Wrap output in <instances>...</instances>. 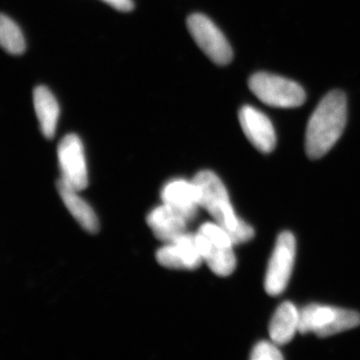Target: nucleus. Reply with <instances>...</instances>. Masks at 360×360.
Wrapping results in <instances>:
<instances>
[{"label":"nucleus","instance_id":"20e7f679","mask_svg":"<svg viewBox=\"0 0 360 360\" xmlns=\"http://www.w3.org/2000/svg\"><path fill=\"white\" fill-rule=\"evenodd\" d=\"M359 324L360 315L354 310L309 304L300 310L298 331L302 335L314 333L319 338H328Z\"/></svg>","mask_w":360,"mask_h":360},{"label":"nucleus","instance_id":"f8f14e48","mask_svg":"<svg viewBox=\"0 0 360 360\" xmlns=\"http://www.w3.org/2000/svg\"><path fill=\"white\" fill-rule=\"evenodd\" d=\"M146 222L155 238L167 243L186 233L189 221L180 213L163 203L148 213Z\"/></svg>","mask_w":360,"mask_h":360},{"label":"nucleus","instance_id":"423d86ee","mask_svg":"<svg viewBox=\"0 0 360 360\" xmlns=\"http://www.w3.org/2000/svg\"><path fill=\"white\" fill-rule=\"evenodd\" d=\"M187 28L198 47L215 65H226L231 63L233 58L231 44L207 16L193 14L187 18Z\"/></svg>","mask_w":360,"mask_h":360},{"label":"nucleus","instance_id":"f3484780","mask_svg":"<svg viewBox=\"0 0 360 360\" xmlns=\"http://www.w3.org/2000/svg\"><path fill=\"white\" fill-rule=\"evenodd\" d=\"M251 360H281L283 354L276 347V343L269 341H260L255 347L250 354Z\"/></svg>","mask_w":360,"mask_h":360},{"label":"nucleus","instance_id":"4468645a","mask_svg":"<svg viewBox=\"0 0 360 360\" xmlns=\"http://www.w3.org/2000/svg\"><path fill=\"white\" fill-rule=\"evenodd\" d=\"M300 326V310L293 303L285 302L281 303L269 323V336L272 342L277 345H283L290 342Z\"/></svg>","mask_w":360,"mask_h":360},{"label":"nucleus","instance_id":"ddd939ff","mask_svg":"<svg viewBox=\"0 0 360 360\" xmlns=\"http://www.w3.org/2000/svg\"><path fill=\"white\" fill-rule=\"evenodd\" d=\"M58 189L61 200L78 224L89 233H97L99 231V221L96 212L84 198H80L77 189L63 179L58 181Z\"/></svg>","mask_w":360,"mask_h":360},{"label":"nucleus","instance_id":"0eeeda50","mask_svg":"<svg viewBox=\"0 0 360 360\" xmlns=\"http://www.w3.org/2000/svg\"><path fill=\"white\" fill-rule=\"evenodd\" d=\"M296 241L290 231L279 234L265 274L264 288L269 295L283 293L295 266Z\"/></svg>","mask_w":360,"mask_h":360},{"label":"nucleus","instance_id":"7ed1b4c3","mask_svg":"<svg viewBox=\"0 0 360 360\" xmlns=\"http://www.w3.org/2000/svg\"><path fill=\"white\" fill-rule=\"evenodd\" d=\"M203 262L213 274L229 276L236 267V257L231 234L217 222H205L195 233Z\"/></svg>","mask_w":360,"mask_h":360},{"label":"nucleus","instance_id":"6e6552de","mask_svg":"<svg viewBox=\"0 0 360 360\" xmlns=\"http://www.w3.org/2000/svg\"><path fill=\"white\" fill-rule=\"evenodd\" d=\"M61 179L78 191L89 186L86 158L84 144L77 134H68L59 142L58 148Z\"/></svg>","mask_w":360,"mask_h":360},{"label":"nucleus","instance_id":"a211bd4d","mask_svg":"<svg viewBox=\"0 0 360 360\" xmlns=\"http://www.w3.org/2000/svg\"><path fill=\"white\" fill-rule=\"evenodd\" d=\"M103 1L115 7L117 11H124V13L132 11L134 7L132 0H103Z\"/></svg>","mask_w":360,"mask_h":360},{"label":"nucleus","instance_id":"39448f33","mask_svg":"<svg viewBox=\"0 0 360 360\" xmlns=\"http://www.w3.org/2000/svg\"><path fill=\"white\" fill-rule=\"evenodd\" d=\"M252 94L266 105L277 108H295L305 101L302 85L288 78L267 72H257L248 80Z\"/></svg>","mask_w":360,"mask_h":360},{"label":"nucleus","instance_id":"2eb2a0df","mask_svg":"<svg viewBox=\"0 0 360 360\" xmlns=\"http://www.w3.org/2000/svg\"><path fill=\"white\" fill-rule=\"evenodd\" d=\"M33 103L42 134L46 139H52L56 134L60 112L58 101L51 90L40 85L33 91Z\"/></svg>","mask_w":360,"mask_h":360},{"label":"nucleus","instance_id":"1a4fd4ad","mask_svg":"<svg viewBox=\"0 0 360 360\" xmlns=\"http://www.w3.org/2000/svg\"><path fill=\"white\" fill-rule=\"evenodd\" d=\"M156 260L161 266L170 269L194 270L203 262L195 233H186L165 243L156 252Z\"/></svg>","mask_w":360,"mask_h":360},{"label":"nucleus","instance_id":"f03ea898","mask_svg":"<svg viewBox=\"0 0 360 360\" xmlns=\"http://www.w3.org/2000/svg\"><path fill=\"white\" fill-rule=\"evenodd\" d=\"M193 181L200 191V207L231 234L234 245L255 238V229L236 214L226 187L214 172L202 170L194 176Z\"/></svg>","mask_w":360,"mask_h":360},{"label":"nucleus","instance_id":"9d476101","mask_svg":"<svg viewBox=\"0 0 360 360\" xmlns=\"http://www.w3.org/2000/svg\"><path fill=\"white\" fill-rule=\"evenodd\" d=\"M239 123L246 139L262 153H270L276 146V134L272 122L262 111L245 105L238 113Z\"/></svg>","mask_w":360,"mask_h":360},{"label":"nucleus","instance_id":"9b49d317","mask_svg":"<svg viewBox=\"0 0 360 360\" xmlns=\"http://www.w3.org/2000/svg\"><path fill=\"white\" fill-rule=\"evenodd\" d=\"M161 200L188 221L195 219L200 207V191L193 180H170L161 189Z\"/></svg>","mask_w":360,"mask_h":360},{"label":"nucleus","instance_id":"dca6fc26","mask_svg":"<svg viewBox=\"0 0 360 360\" xmlns=\"http://www.w3.org/2000/svg\"><path fill=\"white\" fill-rule=\"evenodd\" d=\"M0 44L4 51L14 56L25 51V40L20 26L4 14L0 18Z\"/></svg>","mask_w":360,"mask_h":360},{"label":"nucleus","instance_id":"f257e3e1","mask_svg":"<svg viewBox=\"0 0 360 360\" xmlns=\"http://www.w3.org/2000/svg\"><path fill=\"white\" fill-rule=\"evenodd\" d=\"M347 120V96L340 90H333L321 99L307 123L305 150L310 160H319L335 146Z\"/></svg>","mask_w":360,"mask_h":360}]
</instances>
